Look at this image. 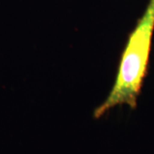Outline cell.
Listing matches in <instances>:
<instances>
[{
  "label": "cell",
  "mask_w": 154,
  "mask_h": 154,
  "mask_svg": "<svg viewBox=\"0 0 154 154\" xmlns=\"http://www.w3.org/2000/svg\"><path fill=\"white\" fill-rule=\"evenodd\" d=\"M153 32L154 0H149L143 16L128 37L115 84L105 102L94 110L95 118L101 117L118 105L136 108L144 79L147 74Z\"/></svg>",
  "instance_id": "obj_1"
}]
</instances>
